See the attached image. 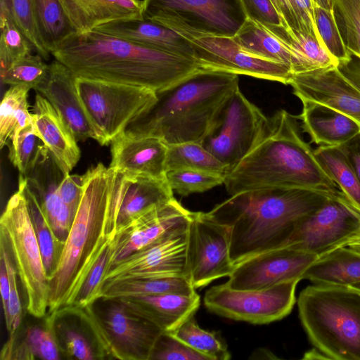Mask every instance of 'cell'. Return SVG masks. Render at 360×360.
<instances>
[{
  "mask_svg": "<svg viewBox=\"0 0 360 360\" xmlns=\"http://www.w3.org/2000/svg\"><path fill=\"white\" fill-rule=\"evenodd\" d=\"M83 193L56 270L49 278V314L74 305L92 267L108 247L127 178L102 162L84 174Z\"/></svg>",
  "mask_w": 360,
  "mask_h": 360,
  "instance_id": "6da1fadb",
  "label": "cell"
},
{
  "mask_svg": "<svg viewBox=\"0 0 360 360\" xmlns=\"http://www.w3.org/2000/svg\"><path fill=\"white\" fill-rule=\"evenodd\" d=\"M77 77L164 90L200 68L194 60L91 30L75 32L51 53Z\"/></svg>",
  "mask_w": 360,
  "mask_h": 360,
  "instance_id": "7a4b0ae2",
  "label": "cell"
},
{
  "mask_svg": "<svg viewBox=\"0 0 360 360\" xmlns=\"http://www.w3.org/2000/svg\"><path fill=\"white\" fill-rule=\"evenodd\" d=\"M340 193L306 188L245 191L231 195L207 213L229 229L230 257L235 265L285 245L301 220Z\"/></svg>",
  "mask_w": 360,
  "mask_h": 360,
  "instance_id": "3957f363",
  "label": "cell"
},
{
  "mask_svg": "<svg viewBox=\"0 0 360 360\" xmlns=\"http://www.w3.org/2000/svg\"><path fill=\"white\" fill-rule=\"evenodd\" d=\"M298 120L285 110L268 117L259 141L225 176L231 195L265 189L340 191L303 139Z\"/></svg>",
  "mask_w": 360,
  "mask_h": 360,
  "instance_id": "277c9868",
  "label": "cell"
},
{
  "mask_svg": "<svg viewBox=\"0 0 360 360\" xmlns=\"http://www.w3.org/2000/svg\"><path fill=\"white\" fill-rule=\"evenodd\" d=\"M238 88V75L200 68L156 92L153 105L124 131L158 137L167 145L202 143Z\"/></svg>",
  "mask_w": 360,
  "mask_h": 360,
  "instance_id": "5b68a950",
  "label": "cell"
},
{
  "mask_svg": "<svg viewBox=\"0 0 360 360\" xmlns=\"http://www.w3.org/2000/svg\"><path fill=\"white\" fill-rule=\"evenodd\" d=\"M299 318L314 347L333 360H360V290L314 283L300 293Z\"/></svg>",
  "mask_w": 360,
  "mask_h": 360,
  "instance_id": "8992f818",
  "label": "cell"
},
{
  "mask_svg": "<svg viewBox=\"0 0 360 360\" xmlns=\"http://www.w3.org/2000/svg\"><path fill=\"white\" fill-rule=\"evenodd\" d=\"M0 238L11 253L25 291L27 310L36 318L44 317L49 310V282L27 200L20 189L1 214Z\"/></svg>",
  "mask_w": 360,
  "mask_h": 360,
  "instance_id": "52a82bcc",
  "label": "cell"
},
{
  "mask_svg": "<svg viewBox=\"0 0 360 360\" xmlns=\"http://www.w3.org/2000/svg\"><path fill=\"white\" fill-rule=\"evenodd\" d=\"M77 91L95 139L108 145L156 102L150 89L76 77Z\"/></svg>",
  "mask_w": 360,
  "mask_h": 360,
  "instance_id": "ba28073f",
  "label": "cell"
},
{
  "mask_svg": "<svg viewBox=\"0 0 360 360\" xmlns=\"http://www.w3.org/2000/svg\"><path fill=\"white\" fill-rule=\"evenodd\" d=\"M267 122L268 117L238 88L201 143L229 172L255 147Z\"/></svg>",
  "mask_w": 360,
  "mask_h": 360,
  "instance_id": "9c48e42d",
  "label": "cell"
},
{
  "mask_svg": "<svg viewBox=\"0 0 360 360\" xmlns=\"http://www.w3.org/2000/svg\"><path fill=\"white\" fill-rule=\"evenodd\" d=\"M143 17L165 26L230 37L247 18L240 0H143Z\"/></svg>",
  "mask_w": 360,
  "mask_h": 360,
  "instance_id": "30bf717a",
  "label": "cell"
},
{
  "mask_svg": "<svg viewBox=\"0 0 360 360\" xmlns=\"http://www.w3.org/2000/svg\"><path fill=\"white\" fill-rule=\"evenodd\" d=\"M293 280L262 290L232 289L225 283L209 288L203 302L211 312L228 319L265 324L288 315L296 302Z\"/></svg>",
  "mask_w": 360,
  "mask_h": 360,
  "instance_id": "8fae6325",
  "label": "cell"
},
{
  "mask_svg": "<svg viewBox=\"0 0 360 360\" xmlns=\"http://www.w3.org/2000/svg\"><path fill=\"white\" fill-rule=\"evenodd\" d=\"M166 27L191 41L194 59L202 69L247 75L284 84H288L292 77L288 65L248 53L232 37L197 33L174 25Z\"/></svg>",
  "mask_w": 360,
  "mask_h": 360,
  "instance_id": "7c38bea8",
  "label": "cell"
},
{
  "mask_svg": "<svg viewBox=\"0 0 360 360\" xmlns=\"http://www.w3.org/2000/svg\"><path fill=\"white\" fill-rule=\"evenodd\" d=\"M190 220L112 264L105 274L102 288L106 283L130 278L186 277L189 279L187 238Z\"/></svg>",
  "mask_w": 360,
  "mask_h": 360,
  "instance_id": "4fadbf2b",
  "label": "cell"
},
{
  "mask_svg": "<svg viewBox=\"0 0 360 360\" xmlns=\"http://www.w3.org/2000/svg\"><path fill=\"white\" fill-rule=\"evenodd\" d=\"M187 266L195 289L229 277L234 269L230 257L229 230L207 212H193L188 226Z\"/></svg>",
  "mask_w": 360,
  "mask_h": 360,
  "instance_id": "5bb4252c",
  "label": "cell"
},
{
  "mask_svg": "<svg viewBox=\"0 0 360 360\" xmlns=\"http://www.w3.org/2000/svg\"><path fill=\"white\" fill-rule=\"evenodd\" d=\"M359 231L360 212L340 193L301 220L283 246L320 257Z\"/></svg>",
  "mask_w": 360,
  "mask_h": 360,
  "instance_id": "9a60e30c",
  "label": "cell"
},
{
  "mask_svg": "<svg viewBox=\"0 0 360 360\" xmlns=\"http://www.w3.org/2000/svg\"><path fill=\"white\" fill-rule=\"evenodd\" d=\"M319 255L282 246L253 255L235 264L225 284L236 290H262L303 279Z\"/></svg>",
  "mask_w": 360,
  "mask_h": 360,
  "instance_id": "2e32d148",
  "label": "cell"
},
{
  "mask_svg": "<svg viewBox=\"0 0 360 360\" xmlns=\"http://www.w3.org/2000/svg\"><path fill=\"white\" fill-rule=\"evenodd\" d=\"M192 213L174 198L132 217L116 229L109 245L106 271L114 263L150 245L171 229L189 221Z\"/></svg>",
  "mask_w": 360,
  "mask_h": 360,
  "instance_id": "e0dca14e",
  "label": "cell"
},
{
  "mask_svg": "<svg viewBox=\"0 0 360 360\" xmlns=\"http://www.w3.org/2000/svg\"><path fill=\"white\" fill-rule=\"evenodd\" d=\"M107 301L109 304L99 316L112 345L114 358L150 360L155 342L163 331L129 311L120 300Z\"/></svg>",
  "mask_w": 360,
  "mask_h": 360,
  "instance_id": "ac0fdd59",
  "label": "cell"
},
{
  "mask_svg": "<svg viewBox=\"0 0 360 360\" xmlns=\"http://www.w3.org/2000/svg\"><path fill=\"white\" fill-rule=\"evenodd\" d=\"M288 84L300 101L325 105L360 124V91L342 75L337 66L293 74Z\"/></svg>",
  "mask_w": 360,
  "mask_h": 360,
  "instance_id": "d6986e66",
  "label": "cell"
},
{
  "mask_svg": "<svg viewBox=\"0 0 360 360\" xmlns=\"http://www.w3.org/2000/svg\"><path fill=\"white\" fill-rule=\"evenodd\" d=\"M167 144L158 137L126 131L111 142L110 167L127 176L166 178Z\"/></svg>",
  "mask_w": 360,
  "mask_h": 360,
  "instance_id": "ffe728a7",
  "label": "cell"
},
{
  "mask_svg": "<svg viewBox=\"0 0 360 360\" xmlns=\"http://www.w3.org/2000/svg\"><path fill=\"white\" fill-rule=\"evenodd\" d=\"M36 91L51 104L77 141L94 139L92 126L77 91L76 76L65 65L57 60L49 64L48 75Z\"/></svg>",
  "mask_w": 360,
  "mask_h": 360,
  "instance_id": "44dd1931",
  "label": "cell"
},
{
  "mask_svg": "<svg viewBox=\"0 0 360 360\" xmlns=\"http://www.w3.org/2000/svg\"><path fill=\"white\" fill-rule=\"evenodd\" d=\"M63 176L48 149L32 170L23 176L38 199L55 236L65 243L75 214L62 201L58 192Z\"/></svg>",
  "mask_w": 360,
  "mask_h": 360,
  "instance_id": "7402d4cb",
  "label": "cell"
},
{
  "mask_svg": "<svg viewBox=\"0 0 360 360\" xmlns=\"http://www.w3.org/2000/svg\"><path fill=\"white\" fill-rule=\"evenodd\" d=\"M94 30L195 62L194 51L188 39L164 25L146 18L117 20L103 24Z\"/></svg>",
  "mask_w": 360,
  "mask_h": 360,
  "instance_id": "603a6c76",
  "label": "cell"
},
{
  "mask_svg": "<svg viewBox=\"0 0 360 360\" xmlns=\"http://www.w3.org/2000/svg\"><path fill=\"white\" fill-rule=\"evenodd\" d=\"M32 117L36 134L63 174H70L80 158L77 141L58 112L39 93L35 96Z\"/></svg>",
  "mask_w": 360,
  "mask_h": 360,
  "instance_id": "cb8c5ba5",
  "label": "cell"
},
{
  "mask_svg": "<svg viewBox=\"0 0 360 360\" xmlns=\"http://www.w3.org/2000/svg\"><path fill=\"white\" fill-rule=\"evenodd\" d=\"M133 314L157 326L162 331L172 332L195 314L200 297L192 294L165 293L117 299Z\"/></svg>",
  "mask_w": 360,
  "mask_h": 360,
  "instance_id": "d4e9b609",
  "label": "cell"
},
{
  "mask_svg": "<svg viewBox=\"0 0 360 360\" xmlns=\"http://www.w3.org/2000/svg\"><path fill=\"white\" fill-rule=\"evenodd\" d=\"M72 27L84 33L117 20L143 18V0H60Z\"/></svg>",
  "mask_w": 360,
  "mask_h": 360,
  "instance_id": "484cf974",
  "label": "cell"
},
{
  "mask_svg": "<svg viewBox=\"0 0 360 360\" xmlns=\"http://www.w3.org/2000/svg\"><path fill=\"white\" fill-rule=\"evenodd\" d=\"M299 116L303 131L320 146H340L360 132V124L325 105L303 100Z\"/></svg>",
  "mask_w": 360,
  "mask_h": 360,
  "instance_id": "4316f807",
  "label": "cell"
},
{
  "mask_svg": "<svg viewBox=\"0 0 360 360\" xmlns=\"http://www.w3.org/2000/svg\"><path fill=\"white\" fill-rule=\"evenodd\" d=\"M303 279L313 283L351 285L360 283V252L339 246L320 256Z\"/></svg>",
  "mask_w": 360,
  "mask_h": 360,
  "instance_id": "83f0119b",
  "label": "cell"
},
{
  "mask_svg": "<svg viewBox=\"0 0 360 360\" xmlns=\"http://www.w3.org/2000/svg\"><path fill=\"white\" fill-rule=\"evenodd\" d=\"M127 178V187L117 214L116 229L139 213L174 198V192L166 178Z\"/></svg>",
  "mask_w": 360,
  "mask_h": 360,
  "instance_id": "f1b7e54d",
  "label": "cell"
},
{
  "mask_svg": "<svg viewBox=\"0 0 360 360\" xmlns=\"http://www.w3.org/2000/svg\"><path fill=\"white\" fill-rule=\"evenodd\" d=\"M245 51L288 65L292 74L300 72V63L292 50L264 26L247 18L232 37Z\"/></svg>",
  "mask_w": 360,
  "mask_h": 360,
  "instance_id": "f546056e",
  "label": "cell"
},
{
  "mask_svg": "<svg viewBox=\"0 0 360 360\" xmlns=\"http://www.w3.org/2000/svg\"><path fill=\"white\" fill-rule=\"evenodd\" d=\"M195 292L190 280L186 277L130 278L103 285L101 299L104 301L165 293L188 295Z\"/></svg>",
  "mask_w": 360,
  "mask_h": 360,
  "instance_id": "4dcf8cb0",
  "label": "cell"
},
{
  "mask_svg": "<svg viewBox=\"0 0 360 360\" xmlns=\"http://www.w3.org/2000/svg\"><path fill=\"white\" fill-rule=\"evenodd\" d=\"M266 28L292 50L300 63L299 73L338 65V60L312 36L283 25Z\"/></svg>",
  "mask_w": 360,
  "mask_h": 360,
  "instance_id": "1f68e13d",
  "label": "cell"
},
{
  "mask_svg": "<svg viewBox=\"0 0 360 360\" xmlns=\"http://www.w3.org/2000/svg\"><path fill=\"white\" fill-rule=\"evenodd\" d=\"M18 189L27 200L30 217L40 248L47 279L52 275L58 264L64 243L60 241L53 233L40 203L28 187L23 176L20 174Z\"/></svg>",
  "mask_w": 360,
  "mask_h": 360,
  "instance_id": "d6a6232c",
  "label": "cell"
},
{
  "mask_svg": "<svg viewBox=\"0 0 360 360\" xmlns=\"http://www.w3.org/2000/svg\"><path fill=\"white\" fill-rule=\"evenodd\" d=\"M314 152L326 174L360 212V182L341 148L339 146H320Z\"/></svg>",
  "mask_w": 360,
  "mask_h": 360,
  "instance_id": "836d02e7",
  "label": "cell"
},
{
  "mask_svg": "<svg viewBox=\"0 0 360 360\" xmlns=\"http://www.w3.org/2000/svg\"><path fill=\"white\" fill-rule=\"evenodd\" d=\"M41 41L51 54L76 32L60 0H33Z\"/></svg>",
  "mask_w": 360,
  "mask_h": 360,
  "instance_id": "e575fe53",
  "label": "cell"
},
{
  "mask_svg": "<svg viewBox=\"0 0 360 360\" xmlns=\"http://www.w3.org/2000/svg\"><path fill=\"white\" fill-rule=\"evenodd\" d=\"M192 169L226 176L228 168L201 143L189 141L167 145L166 171Z\"/></svg>",
  "mask_w": 360,
  "mask_h": 360,
  "instance_id": "d590c367",
  "label": "cell"
},
{
  "mask_svg": "<svg viewBox=\"0 0 360 360\" xmlns=\"http://www.w3.org/2000/svg\"><path fill=\"white\" fill-rule=\"evenodd\" d=\"M30 88L11 86L4 93L0 105V148L7 145L15 130L32 122L27 102Z\"/></svg>",
  "mask_w": 360,
  "mask_h": 360,
  "instance_id": "8d00e7d4",
  "label": "cell"
},
{
  "mask_svg": "<svg viewBox=\"0 0 360 360\" xmlns=\"http://www.w3.org/2000/svg\"><path fill=\"white\" fill-rule=\"evenodd\" d=\"M1 75L15 62L32 53L34 48L13 20L5 0H1L0 14Z\"/></svg>",
  "mask_w": 360,
  "mask_h": 360,
  "instance_id": "74e56055",
  "label": "cell"
},
{
  "mask_svg": "<svg viewBox=\"0 0 360 360\" xmlns=\"http://www.w3.org/2000/svg\"><path fill=\"white\" fill-rule=\"evenodd\" d=\"M187 345L208 358L209 360L231 359L227 345L216 332L200 328L194 314L171 332Z\"/></svg>",
  "mask_w": 360,
  "mask_h": 360,
  "instance_id": "f35d334b",
  "label": "cell"
},
{
  "mask_svg": "<svg viewBox=\"0 0 360 360\" xmlns=\"http://www.w3.org/2000/svg\"><path fill=\"white\" fill-rule=\"evenodd\" d=\"M7 145L9 159L22 176L32 170L47 149L36 134L32 122L15 130Z\"/></svg>",
  "mask_w": 360,
  "mask_h": 360,
  "instance_id": "ab89813d",
  "label": "cell"
},
{
  "mask_svg": "<svg viewBox=\"0 0 360 360\" xmlns=\"http://www.w3.org/2000/svg\"><path fill=\"white\" fill-rule=\"evenodd\" d=\"M166 179L173 192L187 196L223 184L225 176L203 170L179 169L167 171Z\"/></svg>",
  "mask_w": 360,
  "mask_h": 360,
  "instance_id": "60d3db41",
  "label": "cell"
},
{
  "mask_svg": "<svg viewBox=\"0 0 360 360\" xmlns=\"http://www.w3.org/2000/svg\"><path fill=\"white\" fill-rule=\"evenodd\" d=\"M39 55H27L15 62L4 74L2 83L10 86L22 85L36 89L46 77L49 65Z\"/></svg>",
  "mask_w": 360,
  "mask_h": 360,
  "instance_id": "b9f144b4",
  "label": "cell"
},
{
  "mask_svg": "<svg viewBox=\"0 0 360 360\" xmlns=\"http://www.w3.org/2000/svg\"><path fill=\"white\" fill-rule=\"evenodd\" d=\"M314 13L319 32L327 51L338 64L348 61L351 53L338 25L335 10L329 11L314 6Z\"/></svg>",
  "mask_w": 360,
  "mask_h": 360,
  "instance_id": "7bdbcfd3",
  "label": "cell"
},
{
  "mask_svg": "<svg viewBox=\"0 0 360 360\" xmlns=\"http://www.w3.org/2000/svg\"><path fill=\"white\" fill-rule=\"evenodd\" d=\"M17 26L32 44L34 51L44 60H49V53L41 41L34 14L33 0H5Z\"/></svg>",
  "mask_w": 360,
  "mask_h": 360,
  "instance_id": "ee69618b",
  "label": "cell"
},
{
  "mask_svg": "<svg viewBox=\"0 0 360 360\" xmlns=\"http://www.w3.org/2000/svg\"><path fill=\"white\" fill-rule=\"evenodd\" d=\"M56 320L55 314H49L46 328L34 326L27 329L24 340L34 358L44 360L60 359L59 348L54 332Z\"/></svg>",
  "mask_w": 360,
  "mask_h": 360,
  "instance_id": "f6af8a7d",
  "label": "cell"
},
{
  "mask_svg": "<svg viewBox=\"0 0 360 360\" xmlns=\"http://www.w3.org/2000/svg\"><path fill=\"white\" fill-rule=\"evenodd\" d=\"M0 255L4 258L9 278V296L6 314L4 315L10 336L15 335L22 321V305L17 285V270L5 242L0 238Z\"/></svg>",
  "mask_w": 360,
  "mask_h": 360,
  "instance_id": "bcb514c9",
  "label": "cell"
},
{
  "mask_svg": "<svg viewBox=\"0 0 360 360\" xmlns=\"http://www.w3.org/2000/svg\"><path fill=\"white\" fill-rule=\"evenodd\" d=\"M150 360H209L171 332L163 331L158 337Z\"/></svg>",
  "mask_w": 360,
  "mask_h": 360,
  "instance_id": "7dc6e473",
  "label": "cell"
},
{
  "mask_svg": "<svg viewBox=\"0 0 360 360\" xmlns=\"http://www.w3.org/2000/svg\"><path fill=\"white\" fill-rule=\"evenodd\" d=\"M109 245L90 271L74 305L85 307L93 305L96 300L101 299L102 282L107 269Z\"/></svg>",
  "mask_w": 360,
  "mask_h": 360,
  "instance_id": "c3c4849f",
  "label": "cell"
},
{
  "mask_svg": "<svg viewBox=\"0 0 360 360\" xmlns=\"http://www.w3.org/2000/svg\"><path fill=\"white\" fill-rule=\"evenodd\" d=\"M247 18L265 27L288 26L271 0H240Z\"/></svg>",
  "mask_w": 360,
  "mask_h": 360,
  "instance_id": "681fc988",
  "label": "cell"
},
{
  "mask_svg": "<svg viewBox=\"0 0 360 360\" xmlns=\"http://www.w3.org/2000/svg\"><path fill=\"white\" fill-rule=\"evenodd\" d=\"M63 331V339L68 354L82 360H92L96 358L89 342L83 335L75 328L65 326Z\"/></svg>",
  "mask_w": 360,
  "mask_h": 360,
  "instance_id": "f907efd6",
  "label": "cell"
},
{
  "mask_svg": "<svg viewBox=\"0 0 360 360\" xmlns=\"http://www.w3.org/2000/svg\"><path fill=\"white\" fill-rule=\"evenodd\" d=\"M83 175H64L60 181L58 192L62 201L75 214L80 203L83 193Z\"/></svg>",
  "mask_w": 360,
  "mask_h": 360,
  "instance_id": "816d5d0a",
  "label": "cell"
},
{
  "mask_svg": "<svg viewBox=\"0 0 360 360\" xmlns=\"http://www.w3.org/2000/svg\"><path fill=\"white\" fill-rule=\"evenodd\" d=\"M297 4L300 30L314 37L326 49L319 32L311 0H295ZM327 50V49H326ZM329 53V52H328Z\"/></svg>",
  "mask_w": 360,
  "mask_h": 360,
  "instance_id": "f5cc1de1",
  "label": "cell"
},
{
  "mask_svg": "<svg viewBox=\"0 0 360 360\" xmlns=\"http://www.w3.org/2000/svg\"><path fill=\"white\" fill-rule=\"evenodd\" d=\"M339 147L346 155L360 182V132Z\"/></svg>",
  "mask_w": 360,
  "mask_h": 360,
  "instance_id": "db71d44e",
  "label": "cell"
},
{
  "mask_svg": "<svg viewBox=\"0 0 360 360\" xmlns=\"http://www.w3.org/2000/svg\"><path fill=\"white\" fill-rule=\"evenodd\" d=\"M0 291L4 315L7 311L9 296V278L4 258L0 255Z\"/></svg>",
  "mask_w": 360,
  "mask_h": 360,
  "instance_id": "11a10c76",
  "label": "cell"
},
{
  "mask_svg": "<svg viewBox=\"0 0 360 360\" xmlns=\"http://www.w3.org/2000/svg\"><path fill=\"white\" fill-rule=\"evenodd\" d=\"M335 8L342 11L360 23V0H334Z\"/></svg>",
  "mask_w": 360,
  "mask_h": 360,
  "instance_id": "9f6ffc18",
  "label": "cell"
},
{
  "mask_svg": "<svg viewBox=\"0 0 360 360\" xmlns=\"http://www.w3.org/2000/svg\"><path fill=\"white\" fill-rule=\"evenodd\" d=\"M340 246H347L360 252V231L345 240Z\"/></svg>",
  "mask_w": 360,
  "mask_h": 360,
  "instance_id": "6f0895ef",
  "label": "cell"
},
{
  "mask_svg": "<svg viewBox=\"0 0 360 360\" xmlns=\"http://www.w3.org/2000/svg\"><path fill=\"white\" fill-rule=\"evenodd\" d=\"M303 359H328L324 354H323L317 349H312L307 352L304 356Z\"/></svg>",
  "mask_w": 360,
  "mask_h": 360,
  "instance_id": "680465c9",
  "label": "cell"
},
{
  "mask_svg": "<svg viewBox=\"0 0 360 360\" xmlns=\"http://www.w3.org/2000/svg\"><path fill=\"white\" fill-rule=\"evenodd\" d=\"M314 6H319L329 11L335 10L334 0H311Z\"/></svg>",
  "mask_w": 360,
  "mask_h": 360,
  "instance_id": "91938a15",
  "label": "cell"
},
{
  "mask_svg": "<svg viewBox=\"0 0 360 360\" xmlns=\"http://www.w3.org/2000/svg\"><path fill=\"white\" fill-rule=\"evenodd\" d=\"M274 4V6H275V8H276V10L278 11V12L279 13V14L281 15V16L282 17V15H281V11H280V8H279V6H278V1L277 0H271ZM283 18V17H282ZM284 21V20H283ZM286 24V23H285Z\"/></svg>",
  "mask_w": 360,
  "mask_h": 360,
  "instance_id": "94428289",
  "label": "cell"
},
{
  "mask_svg": "<svg viewBox=\"0 0 360 360\" xmlns=\"http://www.w3.org/2000/svg\"><path fill=\"white\" fill-rule=\"evenodd\" d=\"M349 286H351L356 290H360V283H355V284H353V285H349Z\"/></svg>",
  "mask_w": 360,
  "mask_h": 360,
  "instance_id": "6125c7cd",
  "label": "cell"
},
{
  "mask_svg": "<svg viewBox=\"0 0 360 360\" xmlns=\"http://www.w3.org/2000/svg\"></svg>",
  "mask_w": 360,
  "mask_h": 360,
  "instance_id": "be15d7a7",
  "label": "cell"
}]
</instances>
